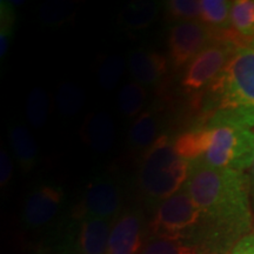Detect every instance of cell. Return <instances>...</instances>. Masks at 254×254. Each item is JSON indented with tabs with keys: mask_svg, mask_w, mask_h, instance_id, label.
Returning a JSON list of instances; mask_svg holds the SVG:
<instances>
[{
	"mask_svg": "<svg viewBox=\"0 0 254 254\" xmlns=\"http://www.w3.org/2000/svg\"><path fill=\"white\" fill-rule=\"evenodd\" d=\"M50 101L46 91L41 87H34L26 99V118L34 128H41L46 125L49 118Z\"/></svg>",
	"mask_w": 254,
	"mask_h": 254,
	"instance_id": "cell-21",
	"label": "cell"
},
{
	"mask_svg": "<svg viewBox=\"0 0 254 254\" xmlns=\"http://www.w3.org/2000/svg\"><path fill=\"white\" fill-rule=\"evenodd\" d=\"M231 6L227 0H200L199 21L217 34L230 32Z\"/></svg>",
	"mask_w": 254,
	"mask_h": 254,
	"instance_id": "cell-17",
	"label": "cell"
},
{
	"mask_svg": "<svg viewBox=\"0 0 254 254\" xmlns=\"http://www.w3.org/2000/svg\"><path fill=\"white\" fill-rule=\"evenodd\" d=\"M231 32L243 45L254 39V0L232 1Z\"/></svg>",
	"mask_w": 254,
	"mask_h": 254,
	"instance_id": "cell-18",
	"label": "cell"
},
{
	"mask_svg": "<svg viewBox=\"0 0 254 254\" xmlns=\"http://www.w3.org/2000/svg\"><path fill=\"white\" fill-rule=\"evenodd\" d=\"M247 177H249V185H250V195H251V202H252V208L254 212V161L252 166L249 171H247Z\"/></svg>",
	"mask_w": 254,
	"mask_h": 254,
	"instance_id": "cell-29",
	"label": "cell"
},
{
	"mask_svg": "<svg viewBox=\"0 0 254 254\" xmlns=\"http://www.w3.org/2000/svg\"><path fill=\"white\" fill-rule=\"evenodd\" d=\"M184 187L201 213L193 241L200 254H226L254 230L247 172L190 163Z\"/></svg>",
	"mask_w": 254,
	"mask_h": 254,
	"instance_id": "cell-1",
	"label": "cell"
},
{
	"mask_svg": "<svg viewBox=\"0 0 254 254\" xmlns=\"http://www.w3.org/2000/svg\"><path fill=\"white\" fill-rule=\"evenodd\" d=\"M13 176V163L9 157L8 152L5 148H1L0 152V186L5 189L11 182Z\"/></svg>",
	"mask_w": 254,
	"mask_h": 254,
	"instance_id": "cell-27",
	"label": "cell"
},
{
	"mask_svg": "<svg viewBox=\"0 0 254 254\" xmlns=\"http://www.w3.org/2000/svg\"><path fill=\"white\" fill-rule=\"evenodd\" d=\"M201 225V213L185 187L158 205L148 225L152 238L183 240L193 245Z\"/></svg>",
	"mask_w": 254,
	"mask_h": 254,
	"instance_id": "cell-5",
	"label": "cell"
},
{
	"mask_svg": "<svg viewBox=\"0 0 254 254\" xmlns=\"http://www.w3.org/2000/svg\"><path fill=\"white\" fill-rule=\"evenodd\" d=\"M160 5L152 0H135L126 4L119 12L118 24L126 30L138 31L148 27L157 19Z\"/></svg>",
	"mask_w": 254,
	"mask_h": 254,
	"instance_id": "cell-16",
	"label": "cell"
},
{
	"mask_svg": "<svg viewBox=\"0 0 254 254\" xmlns=\"http://www.w3.org/2000/svg\"><path fill=\"white\" fill-rule=\"evenodd\" d=\"M218 36L199 20L179 21L173 25L168 33V60L171 66L176 69L186 67Z\"/></svg>",
	"mask_w": 254,
	"mask_h": 254,
	"instance_id": "cell-7",
	"label": "cell"
},
{
	"mask_svg": "<svg viewBox=\"0 0 254 254\" xmlns=\"http://www.w3.org/2000/svg\"><path fill=\"white\" fill-rule=\"evenodd\" d=\"M126 62L122 56L111 55L107 56L101 62L98 69V81L101 88L106 91L113 90L117 86L120 78L125 72Z\"/></svg>",
	"mask_w": 254,
	"mask_h": 254,
	"instance_id": "cell-22",
	"label": "cell"
},
{
	"mask_svg": "<svg viewBox=\"0 0 254 254\" xmlns=\"http://www.w3.org/2000/svg\"><path fill=\"white\" fill-rule=\"evenodd\" d=\"M147 100V91L145 86L138 82H127L119 90L117 101L118 107L124 116L127 118L138 117L144 112V107Z\"/></svg>",
	"mask_w": 254,
	"mask_h": 254,
	"instance_id": "cell-19",
	"label": "cell"
},
{
	"mask_svg": "<svg viewBox=\"0 0 254 254\" xmlns=\"http://www.w3.org/2000/svg\"><path fill=\"white\" fill-rule=\"evenodd\" d=\"M140 254H200L190 244L183 240H168L151 238L145 243Z\"/></svg>",
	"mask_w": 254,
	"mask_h": 254,
	"instance_id": "cell-24",
	"label": "cell"
},
{
	"mask_svg": "<svg viewBox=\"0 0 254 254\" xmlns=\"http://www.w3.org/2000/svg\"><path fill=\"white\" fill-rule=\"evenodd\" d=\"M253 131H254V129H253Z\"/></svg>",
	"mask_w": 254,
	"mask_h": 254,
	"instance_id": "cell-30",
	"label": "cell"
},
{
	"mask_svg": "<svg viewBox=\"0 0 254 254\" xmlns=\"http://www.w3.org/2000/svg\"><path fill=\"white\" fill-rule=\"evenodd\" d=\"M226 254H254V230L238 241Z\"/></svg>",
	"mask_w": 254,
	"mask_h": 254,
	"instance_id": "cell-28",
	"label": "cell"
},
{
	"mask_svg": "<svg viewBox=\"0 0 254 254\" xmlns=\"http://www.w3.org/2000/svg\"><path fill=\"white\" fill-rule=\"evenodd\" d=\"M8 140L21 172H31L36 167L39 157L33 135L23 124L14 123L8 128Z\"/></svg>",
	"mask_w": 254,
	"mask_h": 254,
	"instance_id": "cell-14",
	"label": "cell"
},
{
	"mask_svg": "<svg viewBox=\"0 0 254 254\" xmlns=\"http://www.w3.org/2000/svg\"><path fill=\"white\" fill-rule=\"evenodd\" d=\"M165 8L168 17L174 20H199L200 1L198 0H168L165 2Z\"/></svg>",
	"mask_w": 254,
	"mask_h": 254,
	"instance_id": "cell-26",
	"label": "cell"
},
{
	"mask_svg": "<svg viewBox=\"0 0 254 254\" xmlns=\"http://www.w3.org/2000/svg\"><path fill=\"white\" fill-rule=\"evenodd\" d=\"M74 14V5L66 1H47L39 8V19L47 26H60Z\"/></svg>",
	"mask_w": 254,
	"mask_h": 254,
	"instance_id": "cell-23",
	"label": "cell"
},
{
	"mask_svg": "<svg viewBox=\"0 0 254 254\" xmlns=\"http://www.w3.org/2000/svg\"><path fill=\"white\" fill-rule=\"evenodd\" d=\"M243 44L232 34V32L219 34L213 43L206 46L185 67L183 73V90L187 94L206 90L224 69L228 60L238 47Z\"/></svg>",
	"mask_w": 254,
	"mask_h": 254,
	"instance_id": "cell-6",
	"label": "cell"
},
{
	"mask_svg": "<svg viewBox=\"0 0 254 254\" xmlns=\"http://www.w3.org/2000/svg\"><path fill=\"white\" fill-rule=\"evenodd\" d=\"M160 119L154 109L145 110L132 124L128 132V145L135 151H146L160 136Z\"/></svg>",
	"mask_w": 254,
	"mask_h": 254,
	"instance_id": "cell-15",
	"label": "cell"
},
{
	"mask_svg": "<svg viewBox=\"0 0 254 254\" xmlns=\"http://www.w3.org/2000/svg\"><path fill=\"white\" fill-rule=\"evenodd\" d=\"M81 135L94 152L107 153L116 140V127L110 114L105 111L88 114L82 125Z\"/></svg>",
	"mask_w": 254,
	"mask_h": 254,
	"instance_id": "cell-13",
	"label": "cell"
},
{
	"mask_svg": "<svg viewBox=\"0 0 254 254\" xmlns=\"http://www.w3.org/2000/svg\"><path fill=\"white\" fill-rule=\"evenodd\" d=\"M112 221L99 218L79 217L71 254H107Z\"/></svg>",
	"mask_w": 254,
	"mask_h": 254,
	"instance_id": "cell-11",
	"label": "cell"
},
{
	"mask_svg": "<svg viewBox=\"0 0 254 254\" xmlns=\"http://www.w3.org/2000/svg\"><path fill=\"white\" fill-rule=\"evenodd\" d=\"M122 190L118 183L109 176H98L85 187L79 217L99 218L113 221L120 213Z\"/></svg>",
	"mask_w": 254,
	"mask_h": 254,
	"instance_id": "cell-8",
	"label": "cell"
},
{
	"mask_svg": "<svg viewBox=\"0 0 254 254\" xmlns=\"http://www.w3.org/2000/svg\"><path fill=\"white\" fill-rule=\"evenodd\" d=\"M168 60L163 53L147 49H135L128 56V71L133 80L142 86H153L168 71Z\"/></svg>",
	"mask_w": 254,
	"mask_h": 254,
	"instance_id": "cell-12",
	"label": "cell"
},
{
	"mask_svg": "<svg viewBox=\"0 0 254 254\" xmlns=\"http://www.w3.org/2000/svg\"><path fill=\"white\" fill-rule=\"evenodd\" d=\"M190 163L177 153L170 136L161 134L141 158L138 186L141 194L159 205L184 189Z\"/></svg>",
	"mask_w": 254,
	"mask_h": 254,
	"instance_id": "cell-4",
	"label": "cell"
},
{
	"mask_svg": "<svg viewBox=\"0 0 254 254\" xmlns=\"http://www.w3.org/2000/svg\"><path fill=\"white\" fill-rule=\"evenodd\" d=\"M65 192L62 186L43 183L27 196L23 208V224L25 227L41 228L49 225L60 212Z\"/></svg>",
	"mask_w": 254,
	"mask_h": 254,
	"instance_id": "cell-9",
	"label": "cell"
},
{
	"mask_svg": "<svg viewBox=\"0 0 254 254\" xmlns=\"http://www.w3.org/2000/svg\"><path fill=\"white\" fill-rule=\"evenodd\" d=\"M177 153L189 163L247 172L254 161V131L230 125L202 124L173 140Z\"/></svg>",
	"mask_w": 254,
	"mask_h": 254,
	"instance_id": "cell-3",
	"label": "cell"
},
{
	"mask_svg": "<svg viewBox=\"0 0 254 254\" xmlns=\"http://www.w3.org/2000/svg\"><path fill=\"white\" fill-rule=\"evenodd\" d=\"M144 215L138 208L120 212L111 226L107 254H140L144 247Z\"/></svg>",
	"mask_w": 254,
	"mask_h": 254,
	"instance_id": "cell-10",
	"label": "cell"
},
{
	"mask_svg": "<svg viewBox=\"0 0 254 254\" xmlns=\"http://www.w3.org/2000/svg\"><path fill=\"white\" fill-rule=\"evenodd\" d=\"M207 125L254 129V39L238 47L202 104Z\"/></svg>",
	"mask_w": 254,
	"mask_h": 254,
	"instance_id": "cell-2",
	"label": "cell"
},
{
	"mask_svg": "<svg viewBox=\"0 0 254 254\" xmlns=\"http://www.w3.org/2000/svg\"><path fill=\"white\" fill-rule=\"evenodd\" d=\"M15 25V11L12 1H0V58L7 55Z\"/></svg>",
	"mask_w": 254,
	"mask_h": 254,
	"instance_id": "cell-25",
	"label": "cell"
},
{
	"mask_svg": "<svg viewBox=\"0 0 254 254\" xmlns=\"http://www.w3.org/2000/svg\"><path fill=\"white\" fill-rule=\"evenodd\" d=\"M85 93L73 82H63L56 94V104L64 117H73L80 112L85 104Z\"/></svg>",
	"mask_w": 254,
	"mask_h": 254,
	"instance_id": "cell-20",
	"label": "cell"
}]
</instances>
